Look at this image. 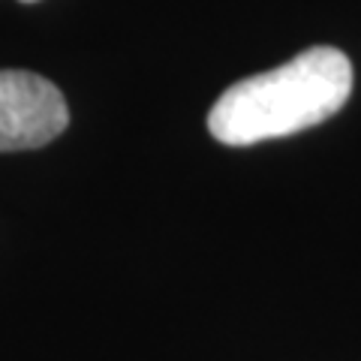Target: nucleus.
Here are the masks:
<instances>
[{
  "mask_svg": "<svg viewBox=\"0 0 361 361\" xmlns=\"http://www.w3.org/2000/svg\"><path fill=\"white\" fill-rule=\"evenodd\" d=\"M349 94V58L331 45H313L274 70L226 87L208 111V133L232 148L283 139L329 121Z\"/></svg>",
  "mask_w": 361,
  "mask_h": 361,
  "instance_id": "1",
  "label": "nucleus"
},
{
  "mask_svg": "<svg viewBox=\"0 0 361 361\" xmlns=\"http://www.w3.org/2000/svg\"><path fill=\"white\" fill-rule=\"evenodd\" d=\"M66 123V99L49 78L30 70H0V154L42 148Z\"/></svg>",
  "mask_w": 361,
  "mask_h": 361,
  "instance_id": "2",
  "label": "nucleus"
},
{
  "mask_svg": "<svg viewBox=\"0 0 361 361\" xmlns=\"http://www.w3.org/2000/svg\"><path fill=\"white\" fill-rule=\"evenodd\" d=\"M21 4H37V0H21Z\"/></svg>",
  "mask_w": 361,
  "mask_h": 361,
  "instance_id": "3",
  "label": "nucleus"
}]
</instances>
